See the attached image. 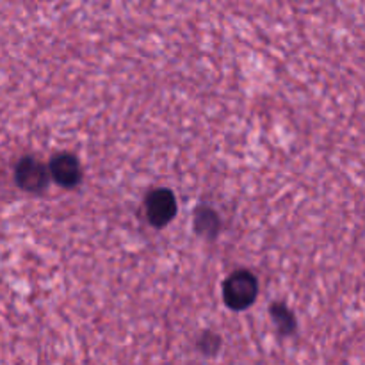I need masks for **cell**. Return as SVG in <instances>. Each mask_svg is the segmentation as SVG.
<instances>
[{"instance_id":"6da1fadb","label":"cell","mask_w":365,"mask_h":365,"mask_svg":"<svg viewBox=\"0 0 365 365\" xmlns=\"http://www.w3.org/2000/svg\"><path fill=\"white\" fill-rule=\"evenodd\" d=\"M259 280L250 269H235L223 284V302L234 312H242L255 303Z\"/></svg>"},{"instance_id":"7a4b0ae2","label":"cell","mask_w":365,"mask_h":365,"mask_svg":"<svg viewBox=\"0 0 365 365\" xmlns=\"http://www.w3.org/2000/svg\"><path fill=\"white\" fill-rule=\"evenodd\" d=\"M50 171L46 164L38 160L36 157L27 155L21 157L18 160L16 168H14V182L24 191L32 192V195H39L45 191L50 185Z\"/></svg>"},{"instance_id":"3957f363","label":"cell","mask_w":365,"mask_h":365,"mask_svg":"<svg viewBox=\"0 0 365 365\" xmlns=\"http://www.w3.org/2000/svg\"><path fill=\"white\" fill-rule=\"evenodd\" d=\"M145 210H146V220L152 227L163 228L168 223L175 220L178 210L177 198H175L173 192L166 187L153 189L148 192L145 202Z\"/></svg>"},{"instance_id":"277c9868","label":"cell","mask_w":365,"mask_h":365,"mask_svg":"<svg viewBox=\"0 0 365 365\" xmlns=\"http://www.w3.org/2000/svg\"><path fill=\"white\" fill-rule=\"evenodd\" d=\"M50 178L64 189H75L82 182V166L73 153H57L48 163Z\"/></svg>"},{"instance_id":"5b68a950","label":"cell","mask_w":365,"mask_h":365,"mask_svg":"<svg viewBox=\"0 0 365 365\" xmlns=\"http://www.w3.org/2000/svg\"><path fill=\"white\" fill-rule=\"evenodd\" d=\"M192 228H195L200 237L207 239V241H214L221 232L220 214L212 207L200 205L195 210V216H192Z\"/></svg>"},{"instance_id":"8992f818","label":"cell","mask_w":365,"mask_h":365,"mask_svg":"<svg viewBox=\"0 0 365 365\" xmlns=\"http://www.w3.org/2000/svg\"><path fill=\"white\" fill-rule=\"evenodd\" d=\"M269 314L273 323L277 324V330L280 331L282 335H292L298 328V323H296V316L291 309H289L285 303L274 302L271 303Z\"/></svg>"},{"instance_id":"52a82bcc","label":"cell","mask_w":365,"mask_h":365,"mask_svg":"<svg viewBox=\"0 0 365 365\" xmlns=\"http://www.w3.org/2000/svg\"><path fill=\"white\" fill-rule=\"evenodd\" d=\"M221 337L217 334H214V331H202V335H200L198 342H196V346H198V351L202 353L203 356H216L217 353H220L221 349Z\"/></svg>"}]
</instances>
